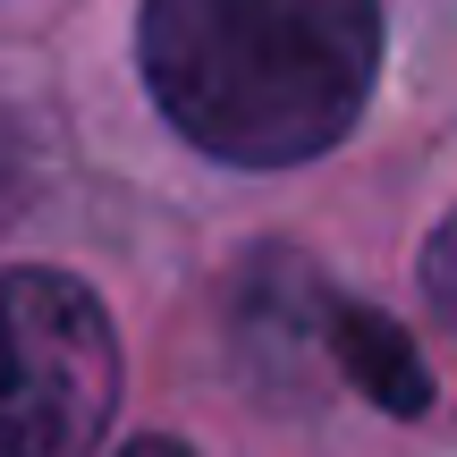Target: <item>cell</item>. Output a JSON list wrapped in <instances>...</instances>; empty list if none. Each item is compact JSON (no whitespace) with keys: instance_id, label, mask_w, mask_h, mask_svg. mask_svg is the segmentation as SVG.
Listing matches in <instances>:
<instances>
[{"instance_id":"6da1fadb","label":"cell","mask_w":457,"mask_h":457,"mask_svg":"<svg viewBox=\"0 0 457 457\" xmlns=\"http://www.w3.org/2000/svg\"><path fill=\"white\" fill-rule=\"evenodd\" d=\"M136 51L187 145L288 170L356 128L381 68V0H145Z\"/></svg>"},{"instance_id":"7a4b0ae2","label":"cell","mask_w":457,"mask_h":457,"mask_svg":"<svg viewBox=\"0 0 457 457\" xmlns=\"http://www.w3.org/2000/svg\"><path fill=\"white\" fill-rule=\"evenodd\" d=\"M119 407L111 313L68 271H0V457H94Z\"/></svg>"},{"instance_id":"3957f363","label":"cell","mask_w":457,"mask_h":457,"mask_svg":"<svg viewBox=\"0 0 457 457\" xmlns=\"http://www.w3.org/2000/svg\"><path fill=\"white\" fill-rule=\"evenodd\" d=\"M322 330L339 347L347 381L373 407H390V415H424L432 407V373H424V356H415V339L398 322H381L373 305H322Z\"/></svg>"},{"instance_id":"277c9868","label":"cell","mask_w":457,"mask_h":457,"mask_svg":"<svg viewBox=\"0 0 457 457\" xmlns=\"http://www.w3.org/2000/svg\"><path fill=\"white\" fill-rule=\"evenodd\" d=\"M424 296H432V313L457 330V212L432 228V245H424Z\"/></svg>"},{"instance_id":"5b68a950","label":"cell","mask_w":457,"mask_h":457,"mask_svg":"<svg viewBox=\"0 0 457 457\" xmlns=\"http://www.w3.org/2000/svg\"><path fill=\"white\" fill-rule=\"evenodd\" d=\"M119 457H187V441H136V449H119Z\"/></svg>"}]
</instances>
